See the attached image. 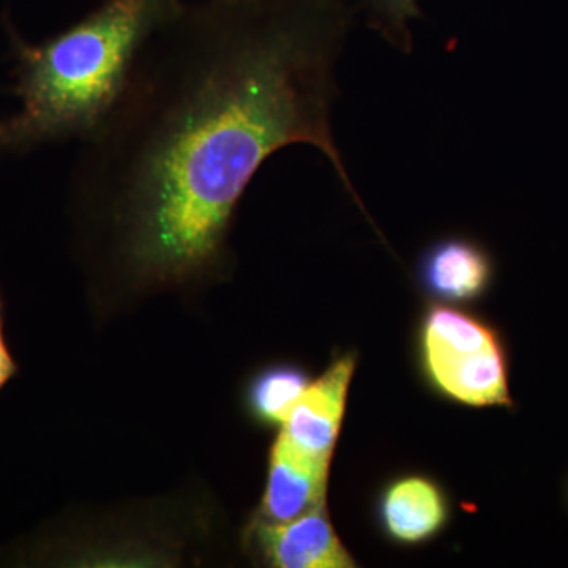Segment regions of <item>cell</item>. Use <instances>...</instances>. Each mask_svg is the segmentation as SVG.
<instances>
[{"mask_svg": "<svg viewBox=\"0 0 568 568\" xmlns=\"http://www.w3.org/2000/svg\"><path fill=\"white\" fill-rule=\"evenodd\" d=\"M347 26L346 0H207L151 33L71 175L126 278L215 274L242 196L287 145L320 149L353 193L331 123Z\"/></svg>", "mask_w": 568, "mask_h": 568, "instance_id": "6da1fadb", "label": "cell"}, {"mask_svg": "<svg viewBox=\"0 0 568 568\" xmlns=\"http://www.w3.org/2000/svg\"><path fill=\"white\" fill-rule=\"evenodd\" d=\"M181 0H104L51 39L32 44L11 26L20 111L0 121V152L89 140L114 110L145 40Z\"/></svg>", "mask_w": 568, "mask_h": 568, "instance_id": "7a4b0ae2", "label": "cell"}, {"mask_svg": "<svg viewBox=\"0 0 568 568\" xmlns=\"http://www.w3.org/2000/svg\"><path fill=\"white\" fill-rule=\"evenodd\" d=\"M422 361L433 386L467 406H511L507 355L480 317L435 306L424 317Z\"/></svg>", "mask_w": 568, "mask_h": 568, "instance_id": "3957f363", "label": "cell"}, {"mask_svg": "<svg viewBox=\"0 0 568 568\" xmlns=\"http://www.w3.org/2000/svg\"><path fill=\"white\" fill-rule=\"evenodd\" d=\"M248 540L268 566L278 568H351L355 560L336 536L327 500L286 523L253 519Z\"/></svg>", "mask_w": 568, "mask_h": 568, "instance_id": "277c9868", "label": "cell"}, {"mask_svg": "<svg viewBox=\"0 0 568 568\" xmlns=\"http://www.w3.org/2000/svg\"><path fill=\"white\" fill-rule=\"evenodd\" d=\"M355 369V357L345 354L310 384L290 416L280 426L278 435L306 457L331 463L342 432L347 392Z\"/></svg>", "mask_w": 568, "mask_h": 568, "instance_id": "5b68a950", "label": "cell"}, {"mask_svg": "<svg viewBox=\"0 0 568 568\" xmlns=\"http://www.w3.org/2000/svg\"><path fill=\"white\" fill-rule=\"evenodd\" d=\"M331 463L295 450L278 435L268 457L267 484L256 519L286 523L327 500Z\"/></svg>", "mask_w": 568, "mask_h": 568, "instance_id": "8992f818", "label": "cell"}, {"mask_svg": "<svg viewBox=\"0 0 568 568\" xmlns=\"http://www.w3.org/2000/svg\"><path fill=\"white\" fill-rule=\"evenodd\" d=\"M418 283L433 297L469 302L493 283L495 264L484 246L466 237H446L429 245L418 261Z\"/></svg>", "mask_w": 568, "mask_h": 568, "instance_id": "52a82bcc", "label": "cell"}, {"mask_svg": "<svg viewBox=\"0 0 568 568\" xmlns=\"http://www.w3.org/2000/svg\"><path fill=\"white\" fill-rule=\"evenodd\" d=\"M379 518L388 537L399 544H422L437 536L446 526L447 497L429 478L402 477L384 489Z\"/></svg>", "mask_w": 568, "mask_h": 568, "instance_id": "ba28073f", "label": "cell"}, {"mask_svg": "<svg viewBox=\"0 0 568 568\" xmlns=\"http://www.w3.org/2000/svg\"><path fill=\"white\" fill-rule=\"evenodd\" d=\"M308 386L310 377L298 366H268L246 388V407L260 424L282 426Z\"/></svg>", "mask_w": 568, "mask_h": 568, "instance_id": "9c48e42d", "label": "cell"}, {"mask_svg": "<svg viewBox=\"0 0 568 568\" xmlns=\"http://www.w3.org/2000/svg\"><path fill=\"white\" fill-rule=\"evenodd\" d=\"M375 13L377 24L392 40L407 43V26L418 17L417 0H366Z\"/></svg>", "mask_w": 568, "mask_h": 568, "instance_id": "30bf717a", "label": "cell"}, {"mask_svg": "<svg viewBox=\"0 0 568 568\" xmlns=\"http://www.w3.org/2000/svg\"><path fill=\"white\" fill-rule=\"evenodd\" d=\"M18 365L3 336V301L0 294V390L10 383L11 377L17 376Z\"/></svg>", "mask_w": 568, "mask_h": 568, "instance_id": "8fae6325", "label": "cell"}]
</instances>
